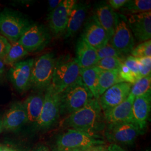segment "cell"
<instances>
[{"mask_svg": "<svg viewBox=\"0 0 151 151\" xmlns=\"http://www.w3.org/2000/svg\"><path fill=\"white\" fill-rule=\"evenodd\" d=\"M82 151L81 150H72V151Z\"/></svg>", "mask_w": 151, "mask_h": 151, "instance_id": "7bdbcfd3", "label": "cell"}, {"mask_svg": "<svg viewBox=\"0 0 151 151\" xmlns=\"http://www.w3.org/2000/svg\"><path fill=\"white\" fill-rule=\"evenodd\" d=\"M76 60L81 70L95 66L99 58L96 50L81 38L76 45Z\"/></svg>", "mask_w": 151, "mask_h": 151, "instance_id": "44dd1931", "label": "cell"}, {"mask_svg": "<svg viewBox=\"0 0 151 151\" xmlns=\"http://www.w3.org/2000/svg\"><path fill=\"white\" fill-rule=\"evenodd\" d=\"M128 2V0H109L108 4L113 10H119L122 9Z\"/></svg>", "mask_w": 151, "mask_h": 151, "instance_id": "e575fe53", "label": "cell"}, {"mask_svg": "<svg viewBox=\"0 0 151 151\" xmlns=\"http://www.w3.org/2000/svg\"><path fill=\"white\" fill-rule=\"evenodd\" d=\"M32 151H50L47 146L40 145L38 146Z\"/></svg>", "mask_w": 151, "mask_h": 151, "instance_id": "ab89813d", "label": "cell"}, {"mask_svg": "<svg viewBox=\"0 0 151 151\" xmlns=\"http://www.w3.org/2000/svg\"><path fill=\"white\" fill-rule=\"evenodd\" d=\"M60 116V93L50 85L44 92L42 113L35 126L39 129H48L57 122Z\"/></svg>", "mask_w": 151, "mask_h": 151, "instance_id": "ba28073f", "label": "cell"}, {"mask_svg": "<svg viewBox=\"0 0 151 151\" xmlns=\"http://www.w3.org/2000/svg\"><path fill=\"white\" fill-rule=\"evenodd\" d=\"M4 130L15 131L27 123V112L24 104L15 102L11 105L2 119Z\"/></svg>", "mask_w": 151, "mask_h": 151, "instance_id": "ac0fdd59", "label": "cell"}, {"mask_svg": "<svg viewBox=\"0 0 151 151\" xmlns=\"http://www.w3.org/2000/svg\"><path fill=\"white\" fill-rule=\"evenodd\" d=\"M93 14V15L107 33L110 40L114 32L115 12L106 1H101L95 6Z\"/></svg>", "mask_w": 151, "mask_h": 151, "instance_id": "d6986e66", "label": "cell"}, {"mask_svg": "<svg viewBox=\"0 0 151 151\" xmlns=\"http://www.w3.org/2000/svg\"><path fill=\"white\" fill-rule=\"evenodd\" d=\"M62 0H49L48 1L49 12L53 11L60 5Z\"/></svg>", "mask_w": 151, "mask_h": 151, "instance_id": "8d00e7d4", "label": "cell"}, {"mask_svg": "<svg viewBox=\"0 0 151 151\" xmlns=\"http://www.w3.org/2000/svg\"><path fill=\"white\" fill-rule=\"evenodd\" d=\"M99 70L96 67H92L86 69L81 70V77L84 84L93 95L98 100L100 97L99 92Z\"/></svg>", "mask_w": 151, "mask_h": 151, "instance_id": "603a6c76", "label": "cell"}, {"mask_svg": "<svg viewBox=\"0 0 151 151\" xmlns=\"http://www.w3.org/2000/svg\"><path fill=\"white\" fill-rule=\"evenodd\" d=\"M132 86L129 83L120 82L104 92L98 99L103 113L124 101L129 95Z\"/></svg>", "mask_w": 151, "mask_h": 151, "instance_id": "4fadbf2b", "label": "cell"}, {"mask_svg": "<svg viewBox=\"0 0 151 151\" xmlns=\"http://www.w3.org/2000/svg\"><path fill=\"white\" fill-rule=\"evenodd\" d=\"M82 151H107V147L103 145H98L90 147L81 150Z\"/></svg>", "mask_w": 151, "mask_h": 151, "instance_id": "d590c367", "label": "cell"}, {"mask_svg": "<svg viewBox=\"0 0 151 151\" xmlns=\"http://www.w3.org/2000/svg\"><path fill=\"white\" fill-rule=\"evenodd\" d=\"M32 24L19 11L8 8L0 10V35L12 43L18 42Z\"/></svg>", "mask_w": 151, "mask_h": 151, "instance_id": "277c9868", "label": "cell"}, {"mask_svg": "<svg viewBox=\"0 0 151 151\" xmlns=\"http://www.w3.org/2000/svg\"><path fill=\"white\" fill-rule=\"evenodd\" d=\"M124 59L117 57H108L100 60L95 65L101 70H119L121 65L124 62Z\"/></svg>", "mask_w": 151, "mask_h": 151, "instance_id": "83f0119b", "label": "cell"}, {"mask_svg": "<svg viewBox=\"0 0 151 151\" xmlns=\"http://www.w3.org/2000/svg\"><path fill=\"white\" fill-rule=\"evenodd\" d=\"M143 132L133 123L108 124L105 135L109 141L118 145H131Z\"/></svg>", "mask_w": 151, "mask_h": 151, "instance_id": "30bf717a", "label": "cell"}, {"mask_svg": "<svg viewBox=\"0 0 151 151\" xmlns=\"http://www.w3.org/2000/svg\"><path fill=\"white\" fill-rule=\"evenodd\" d=\"M51 40L48 29L43 25L32 24L18 40L28 53L37 52L46 47Z\"/></svg>", "mask_w": 151, "mask_h": 151, "instance_id": "9c48e42d", "label": "cell"}, {"mask_svg": "<svg viewBox=\"0 0 151 151\" xmlns=\"http://www.w3.org/2000/svg\"><path fill=\"white\" fill-rule=\"evenodd\" d=\"M151 91V75L140 78L132 85L130 94L134 97Z\"/></svg>", "mask_w": 151, "mask_h": 151, "instance_id": "4316f807", "label": "cell"}, {"mask_svg": "<svg viewBox=\"0 0 151 151\" xmlns=\"http://www.w3.org/2000/svg\"><path fill=\"white\" fill-rule=\"evenodd\" d=\"M109 43L122 55L129 54L134 48L135 39L130 29L127 17L115 12L113 35Z\"/></svg>", "mask_w": 151, "mask_h": 151, "instance_id": "52a82bcc", "label": "cell"}, {"mask_svg": "<svg viewBox=\"0 0 151 151\" xmlns=\"http://www.w3.org/2000/svg\"><path fill=\"white\" fill-rule=\"evenodd\" d=\"M140 78L151 75V57L137 58H136Z\"/></svg>", "mask_w": 151, "mask_h": 151, "instance_id": "4dcf8cb0", "label": "cell"}, {"mask_svg": "<svg viewBox=\"0 0 151 151\" xmlns=\"http://www.w3.org/2000/svg\"><path fill=\"white\" fill-rule=\"evenodd\" d=\"M123 63L132 71V72L133 73V75L137 79V80L140 79L138 65L136 58L133 57L131 55L129 56L126 59H125Z\"/></svg>", "mask_w": 151, "mask_h": 151, "instance_id": "d6a6232c", "label": "cell"}, {"mask_svg": "<svg viewBox=\"0 0 151 151\" xmlns=\"http://www.w3.org/2000/svg\"><path fill=\"white\" fill-rule=\"evenodd\" d=\"M89 5L86 2H77L70 14L65 30V39L73 37L83 24L86 18Z\"/></svg>", "mask_w": 151, "mask_h": 151, "instance_id": "ffe728a7", "label": "cell"}, {"mask_svg": "<svg viewBox=\"0 0 151 151\" xmlns=\"http://www.w3.org/2000/svg\"><path fill=\"white\" fill-rule=\"evenodd\" d=\"M5 64L3 59H0V81L2 80L5 70Z\"/></svg>", "mask_w": 151, "mask_h": 151, "instance_id": "f35d334b", "label": "cell"}, {"mask_svg": "<svg viewBox=\"0 0 151 151\" xmlns=\"http://www.w3.org/2000/svg\"><path fill=\"white\" fill-rule=\"evenodd\" d=\"M57 58L53 53L43 54L34 60L30 88L37 91H45L52 83Z\"/></svg>", "mask_w": 151, "mask_h": 151, "instance_id": "8992f818", "label": "cell"}, {"mask_svg": "<svg viewBox=\"0 0 151 151\" xmlns=\"http://www.w3.org/2000/svg\"><path fill=\"white\" fill-rule=\"evenodd\" d=\"M76 0H62L59 5L49 12L48 22L49 30L54 37L64 35Z\"/></svg>", "mask_w": 151, "mask_h": 151, "instance_id": "8fae6325", "label": "cell"}, {"mask_svg": "<svg viewBox=\"0 0 151 151\" xmlns=\"http://www.w3.org/2000/svg\"><path fill=\"white\" fill-rule=\"evenodd\" d=\"M93 99L91 92L80 77L60 93V115L68 116L84 107Z\"/></svg>", "mask_w": 151, "mask_h": 151, "instance_id": "7a4b0ae2", "label": "cell"}, {"mask_svg": "<svg viewBox=\"0 0 151 151\" xmlns=\"http://www.w3.org/2000/svg\"><path fill=\"white\" fill-rule=\"evenodd\" d=\"M107 151H127L125 150L118 145L111 143L107 147Z\"/></svg>", "mask_w": 151, "mask_h": 151, "instance_id": "74e56055", "label": "cell"}, {"mask_svg": "<svg viewBox=\"0 0 151 151\" xmlns=\"http://www.w3.org/2000/svg\"><path fill=\"white\" fill-rule=\"evenodd\" d=\"M104 144V142L99 139L98 135L69 129L57 138L53 151L82 150L92 146Z\"/></svg>", "mask_w": 151, "mask_h": 151, "instance_id": "5b68a950", "label": "cell"}, {"mask_svg": "<svg viewBox=\"0 0 151 151\" xmlns=\"http://www.w3.org/2000/svg\"><path fill=\"white\" fill-rule=\"evenodd\" d=\"M123 12L130 15H134L151 10V0H128V2L122 8Z\"/></svg>", "mask_w": 151, "mask_h": 151, "instance_id": "d4e9b609", "label": "cell"}, {"mask_svg": "<svg viewBox=\"0 0 151 151\" xmlns=\"http://www.w3.org/2000/svg\"><path fill=\"white\" fill-rule=\"evenodd\" d=\"M120 82H123L120 78L118 70H99V92L100 96L108 88Z\"/></svg>", "mask_w": 151, "mask_h": 151, "instance_id": "cb8c5ba5", "label": "cell"}, {"mask_svg": "<svg viewBox=\"0 0 151 151\" xmlns=\"http://www.w3.org/2000/svg\"><path fill=\"white\" fill-rule=\"evenodd\" d=\"M44 100L43 91H38L29 95L23 102L27 117V123L35 124L42 113Z\"/></svg>", "mask_w": 151, "mask_h": 151, "instance_id": "7402d4cb", "label": "cell"}, {"mask_svg": "<svg viewBox=\"0 0 151 151\" xmlns=\"http://www.w3.org/2000/svg\"><path fill=\"white\" fill-rule=\"evenodd\" d=\"M151 108V91L134 98L132 106L133 123L143 132L147 125Z\"/></svg>", "mask_w": 151, "mask_h": 151, "instance_id": "2e32d148", "label": "cell"}, {"mask_svg": "<svg viewBox=\"0 0 151 151\" xmlns=\"http://www.w3.org/2000/svg\"><path fill=\"white\" fill-rule=\"evenodd\" d=\"M96 52L99 60L108 57H117L124 59V56L120 54L109 43L103 47L96 49Z\"/></svg>", "mask_w": 151, "mask_h": 151, "instance_id": "f546056e", "label": "cell"}, {"mask_svg": "<svg viewBox=\"0 0 151 151\" xmlns=\"http://www.w3.org/2000/svg\"><path fill=\"white\" fill-rule=\"evenodd\" d=\"M134 98L129 94L124 101L104 112L103 113L107 124L124 122L134 123L132 116V106Z\"/></svg>", "mask_w": 151, "mask_h": 151, "instance_id": "e0dca14e", "label": "cell"}, {"mask_svg": "<svg viewBox=\"0 0 151 151\" xmlns=\"http://www.w3.org/2000/svg\"><path fill=\"white\" fill-rule=\"evenodd\" d=\"M34 59L20 60L11 65L8 77L14 88L19 92H24L30 88V81Z\"/></svg>", "mask_w": 151, "mask_h": 151, "instance_id": "7c38bea8", "label": "cell"}, {"mask_svg": "<svg viewBox=\"0 0 151 151\" xmlns=\"http://www.w3.org/2000/svg\"><path fill=\"white\" fill-rule=\"evenodd\" d=\"M3 130H4V128L2 125V119H0V134L2 132Z\"/></svg>", "mask_w": 151, "mask_h": 151, "instance_id": "b9f144b4", "label": "cell"}, {"mask_svg": "<svg viewBox=\"0 0 151 151\" xmlns=\"http://www.w3.org/2000/svg\"><path fill=\"white\" fill-rule=\"evenodd\" d=\"M81 38L96 50L105 46L109 42L107 33L93 15L86 22Z\"/></svg>", "mask_w": 151, "mask_h": 151, "instance_id": "5bb4252c", "label": "cell"}, {"mask_svg": "<svg viewBox=\"0 0 151 151\" xmlns=\"http://www.w3.org/2000/svg\"><path fill=\"white\" fill-rule=\"evenodd\" d=\"M81 77V68L75 58L67 54L57 58L51 85L60 93Z\"/></svg>", "mask_w": 151, "mask_h": 151, "instance_id": "3957f363", "label": "cell"}, {"mask_svg": "<svg viewBox=\"0 0 151 151\" xmlns=\"http://www.w3.org/2000/svg\"><path fill=\"white\" fill-rule=\"evenodd\" d=\"M29 54L25 48L17 42L11 44V47L3 60L5 65H12Z\"/></svg>", "mask_w": 151, "mask_h": 151, "instance_id": "484cf974", "label": "cell"}, {"mask_svg": "<svg viewBox=\"0 0 151 151\" xmlns=\"http://www.w3.org/2000/svg\"><path fill=\"white\" fill-rule=\"evenodd\" d=\"M131 56L140 58L151 57V40L142 42L134 47L130 53Z\"/></svg>", "mask_w": 151, "mask_h": 151, "instance_id": "f1b7e54d", "label": "cell"}, {"mask_svg": "<svg viewBox=\"0 0 151 151\" xmlns=\"http://www.w3.org/2000/svg\"><path fill=\"white\" fill-rule=\"evenodd\" d=\"M118 70L120 78L123 82L133 85L137 81V79L132 71L123 63L121 65Z\"/></svg>", "mask_w": 151, "mask_h": 151, "instance_id": "1f68e13d", "label": "cell"}, {"mask_svg": "<svg viewBox=\"0 0 151 151\" xmlns=\"http://www.w3.org/2000/svg\"><path fill=\"white\" fill-rule=\"evenodd\" d=\"M11 47V43L9 41L0 35V59H3L9 52Z\"/></svg>", "mask_w": 151, "mask_h": 151, "instance_id": "836d02e7", "label": "cell"}, {"mask_svg": "<svg viewBox=\"0 0 151 151\" xmlns=\"http://www.w3.org/2000/svg\"><path fill=\"white\" fill-rule=\"evenodd\" d=\"M127 21L134 38L138 42L142 43L151 40V11L130 15Z\"/></svg>", "mask_w": 151, "mask_h": 151, "instance_id": "9a60e30c", "label": "cell"}, {"mask_svg": "<svg viewBox=\"0 0 151 151\" xmlns=\"http://www.w3.org/2000/svg\"><path fill=\"white\" fill-rule=\"evenodd\" d=\"M105 122L99 101L93 98L84 107L68 115L64 124L71 129L96 135L104 128Z\"/></svg>", "mask_w": 151, "mask_h": 151, "instance_id": "6da1fadb", "label": "cell"}, {"mask_svg": "<svg viewBox=\"0 0 151 151\" xmlns=\"http://www.w3.org/2000/svg\"><path fill=\"white\" fill-rule=\"evenodd\" d=\"M0 151H17L11 147L5 146H0Z\"/></svg>", "mask_w": 151, "mask_h": 151, "instance_id": "60d3db41", "label": "cell"}]
</instances>
